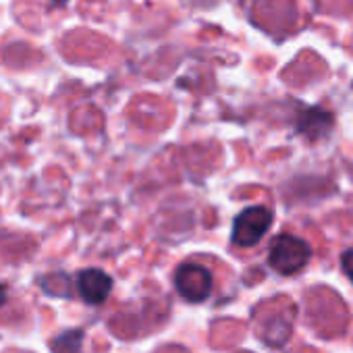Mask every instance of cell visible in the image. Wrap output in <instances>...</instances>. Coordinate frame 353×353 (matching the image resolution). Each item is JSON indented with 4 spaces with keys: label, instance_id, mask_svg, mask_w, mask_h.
Listing matches in <instances>:
<instances>
[{
    "label": "cell",
    "instance_id": "obj_3",
    "mask_svg": "<svg viewBox=\"0 0 353 353\" xmlns=\"http://www.w3.org/2000/svg\"><path fill=\"white\" fill-rule=\"evenodd\" d=\"M174 287L185 301L200 303L212 291V274L200 264H181L174 272Z\"/></svg>",
    "mask_w": 353,
    "mask_h": 353
},
{
    "label": "cell",
    "instance_id": "obj_1",
    "mask_svg": "<svg viewBox=\"0 0 353 353\" xmlns=\"http://www.w3.org/2000/svg\"><path fill=\"white\" fill-rule=\"evenodd\" d=\"M312 258V248L289 233L276 235L270 243V252H268V264L274 272L279 274H295L301 268H305V264Z\"/></svg>",
    "mask_w": 353,
    "mask_h": 353
},
{
    "label": "cell",
    "instance_id": "obj_2",
    "mask_svg": "<svg viewBox=\"0 0 353 353\" xmlns=\"http://www.w3.org/2000/svg\"><path fill=\"white\" fill-rule=\"evenodd\" d=\"M272 225V212L264 206H252L237 214L233 223V243L239 248H254L268 233Z\"/></svg>",
    "mask_w": 353,
    "mask_h": 353
},
{
    "label": "cell",
    "instance_id": "obj_8",
    "mask_svg": "<svg viewBox=\"0 0 353 353\" xmlns=\"http://www.w3.org/2000/svg\"><path fill=\"white\" fill-rule=\"evenodd\" d=\"M5 301H7V287L0 285V305H3Z\"/></svg>",
    "mask_w": 353,
    "mask_h": 353
},
{
    "label": "cell",
    "instance_id": "obj_5",
    "mask_svg": "<svg viewBox=\"0 0 353 353\" xmlns=\"http://www.w3.org/2000/svg\"><path fill=\"white\" fill-rule=\"evenodd\" d=\"M332 129V114L322 108H305L297 119V131L307 139H320Z\"/></svg>",
    "mask_w": 353,
    "mask_h": 353
},
{
    "label": "cell",
    "instance_id": "obj_6",
    "mask_svg": "<svg viewBox=\"0 0 353 353\" xmlns=\"http://www.w3.org/2000/svg\"><path fill=\"white\" fill-rule=\"evenodd\" d=\"M81 343H83V330L81 328L65 330L50 341V351L52 353H79Z\"/></svg>",
    "mask_w": 353,
    "mask_h": 353
},
{
    "label": "cell",
    "instance_id": "obj_4",
    "mask_svg": "<svg viewBox=\"0 0 353 353\" xmlns=\"http://www.w3.org/2000/svg\"><path fill=\"white\" fill-rule=\"evenodd\" d=\"M112 291V279L100 268H85L77 274V293L90 305H100Z\"/></svg>",
    "mask_w": 353,
    "mask_h": 353
},
{
    "label": "cell",
    "instance_id": "obj_7",
    "mask_svg": "<svg viewBox=\"0 0 353 353\" xmlns=\"http://www.w3.org/2000/svg\"><path fill=\"white\" fill-rule=\"evenodd\" d=\"M341 266H343L345 274L349 276V281L353 283V250H347V252L341 256Z\"/></svg>",
    "mask_w": 353,
    "mask_h": 353
},
{
    "label": "cell",
    "instance_id": "obj_9",
    "mask_svg": "<svg viewBox=\"0 0 353 353\" xmlns=\"http://www.w3.org/2000/svg\"><path fill=\"white\" fill-rule=\"evenodd\" d=\"M67 3V0H50V5H54V7H63Z\"/></svg>",
    "mask_w": 353,
    "mask_h": 353
}]
</instances>
